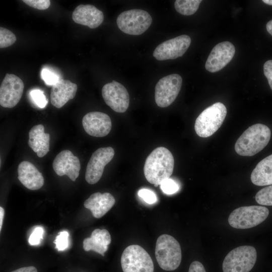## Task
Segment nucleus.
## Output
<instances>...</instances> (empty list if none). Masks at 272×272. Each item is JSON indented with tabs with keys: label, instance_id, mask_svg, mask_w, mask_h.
I'll return each mask as SVG.
<instances>
[{
	"label": "nucleus",
	"instance_id": "1",
	"mask_svg": "<svg viewBox=\"0 0 272 272\" xmlns=\"http://www.w3.org/2000/svg\"><path fill=\"white\" fill-rule=\"evenodd\" d=\"M174 166V159L167 148L159 147L154 149L147 157L144 172L147 181L155 187L170 178Z\"/></svg>",
	"mask_w": 272,
	"mask_h": 272
},
{
	"label": "nucleus",
	"instance_id": "2",
	"mask_svg": "<svg viewBox=\"0 0 272 272\" xmlns=\"http://www.w3.org/2000/svg\"><path fill=\"white\" fill-rule=\"evenodd\" d=\"M271 135L269 128L261 123L249 126L237 140L235 150L239 155L252 156L263 149Z\"/></svg>",
	"mask_w": 272,
	"mask_h": 272
},
{
	"label": "nucleus",
	"instance_id": "3",
	"mask_svg": "<svg viewBox=\"0 0 272 272\" xmlns=\"http://www.w3.org/2000/svg\"><path fill=\"white\" fill-rule=\"evenodd\" d=\"M155 256L160 267L167 271L174 270L181 261V250L179 242L172 236L162 234L157 239Z\"/></svg>",
	"mask_w": 272,
	"mask_h": 272
},
{
	"label": "nucleus",
	"instance_id": "4",
	"mask_svg": "<svg viewBox=\"0 0 272 272\" xmlns=\"http://www.w3.org/2000/svg\"><path fill=\"white\" fill-rule=\"evenodd\" d=\"M226 114V107L221 102L208 107L195 120L194 129L196 134L202 138L211 136L220 127Z\"/></svg>",
	"mask_w": 272,
	"mask_h": 272
},
{
	"label": "nucleus",
	"instance_id": "5",
	"mask_svg": "<svg viewBox=\"0 0 272 272\" xmlns=\"http://www.w3.org/2000/svg\"><path fill=\"white\" fill-rule=\"evenodd\" d=\"M257 258L254 247L244 245L236 247L225 256L223 264V272H249Z\"/></svg>",
	"mask_w": 272,
	"mask_h": 272
},
{
	"label": "nucleus",
	"instance_id": "6",
	"mask_svg": "<svg viewBox=\"0 0 272 272\" xmlns=\"http://www.w3.org/2000/svg\"><path fill=\"white\" fill-rule=\"evenodd\" d=\"M269 210L265 207L250 206L234 210L229 215L228 223L233 228L245 229L254 227L268 217Z\"/></svg>",
	"mask_w": 272,
	"mask_h": 272
},
{
	"label": "nucleus",
	"instance_id": "7",
	"mask_svg": "<svg viewBox=\"0 0 272 272\" xmlns=\"http://www.w3.org/2000/svg\"><path fill=\"white\" fill-rule=\"evenodd\" d=\"M123 272H154L153 260L149 253L138 245L127 246L121 257Z\"/></svg>",
	"mask_w": 272,
	"mask_h": 272
},
{
	"label": "nucleus",
	"instance_id": "8",
	"mask_svg": "<svg viewBox=\"0 0 272 272\" xmlns=\"http://www.w3.org/2000/svg\"><path fill=\"white\" fill-rule=\"evenodd\" d=\"M152 19L146 11L132 9L125 11L117 17L116 23L123 33L132 35L144 33L151 26Z\"/></svg>",
	"mask_w": 272,
	"mask_h": 272
},
{
	"label": "nucleus",
	"instance_id": "9",
	"mask_svg": "<svg viewBox=\"0 0 272 272\" xmlns=\"http://www.w3.org/2000/svg\"><path fill=\"white\" fill-rule=\"evenodd\" d=\"M181 77L177 74L161 78L155 86V100L160 107L171 105L177 97L182 86Z\"/></svg>",
	"mask_w": 272,
	"mask_h": 272
},
{
	"label": "nucleus",
	"instance_id": "10",
	"mask_svg": "<svg viewBox=\"0 0 272 272\" xmlns=\"http://www.w3.org/2000/svg\"><path fill=\"white\" fill-rule=\"evenodd\" d=\"M102 95L106 104L116 112L123 113L129 106V96L126 89L114 80L103 86Z\"/></svg>",
	"mask_w": 272,
	"mask_h": 272
},
{
	"label": "nucleus",
	"instance_id": "11",
	"mask_svg": "<svg viewBox=\"0 0 272 272\" xmlns=\"http://www.w3.org/2000/svg\"><path fill=\"white\" fill-rule=\"evenodd\" d=\"M114 150L110 147L100 148L92 155L87 165L85 179L90 184L96 183L101 178L105 166L114 156Z\"/></svg>",
	"mask_w": 272,
	"mask_h": 272
},
{
	"label": "nucleus",
	"instance_id": "12",
	"mask_svg": "<svg viewBox=\"0 0 272 272\" xmlns=\"http://www.w3.org/2000/svg\"><path fill=\"white\" fill-rule=\"evenodd\" d=\"M190 43L191 38L188 35L178 36L158 45L153 52V56L158 60L177 58L185 53Z\"/></svg>",
	"mask_w": 272,
	"mask_h": 272
},
{
	"label": "nucleus",
	"instance_id": "13",
	"mask_svg": "<svg viewBox=\"0 0 272 272\" xmlns=\"http://www.w3.org/2000/svg\"><path fill=\"white\" fill-rule=\"evenodd\" d=\"M24 88L22 80L14 74H6L0 87V104L5 108L15 107L20 101Z\"/></svg>",
	"mask_w": 272,
	"mask_h": 272
},
{
	"label": "nucleus",
	"instance_id": "14",
	"mask_svg": "<svg viewBox=\"0 0 272 272\" xmlns=\"http://www.w3.org/2000/svg\"><path fill=\"white\" fill-rule=\"evenodd\" d=\"M235 53V47L230 42L218 43L212 49L208 57L206 69L211 73L220 71L230 62Z\"/></svg>",
	"mask_w": 272,
	"mask_h": 272
},
{
	"label": "nucleus",
	"instance_id": "15",
	"mask_svg": "<svg viewBox=\"0 0 272 272\" xmlns=\"http://www.w3.org/2000/svg\"><path fill=\"white\" fill-rule=\"evenodd\" d=\"M82 124L88 134L95 137L107 135L112 127L110 117L104 113L98 111L87 113L83 118Z\"/></svg>",
	"mask_w": 272,
	"mask_h": 272
},
{
	"label": "nucleus",
	"instance_id": "16",
	"mask_svg": "<svg viewBox=\"0 0 272 272\" xmlns=\"http://www.w3.org/2000/svg\"><path fill=\"white\" fill-rule=\"evenodd\" d=\"M52 167L57 175H67L75 181L79 175L81 164L79 158L67 150L60 152L54 158Z\"/></svg>",
	"mask_w": 272,
	"mask_h": 272
},
{
	"label": "nucleus",
	"instance_id": "17",
	"mask_svg": "<svg viewBox=\"0 0 272 272\" xmlns=\"http://www.w3.org/2000/svg\"><path fill=\"white\" fill-rule=\"evenodd\" d=\"M72 19L77 24L95 29L102 23L104 15L101 11L93 5H80L73 11Z\"/></svg>",
	"mask_w": 272,
	"mask_h": 272
},
{
	"label": "nucleus",
	"instance_id": "18",
	"mask_svg": "<svg viewBox=\"0 0 272 272\" xmlns=\"http://www.w3.org/2000/svg\"><path fill=\"white\" fill-rule=\"evenodd\" d=\"M18 178L27 188L35 190L40 189L44 184V178L41 173L31 162H21L18 167Z\"/></svg>",
	"mask_w": 272,
	"mask_h": 272
},
{
	"label": "nucleus",
	"instance_id": "19",
	"mask_svg": "<svg viewBox=\"0 0 272 272\" xmlns=\"http://www.w3.org/2000/svg\"><path fill=\"white\" fill-rule=\"evenodd\" d=\"M78 89L77 85L67 80L60 79L51 87L50 101L53 106L60 108L73 99Z\"/></svg>",
	"mask_w": 272,
	"mask_h": 272
},
{
	"label": "nucleus",
	"instance_id": "20",
	"mask_svg": "<svg viewBox=\"0 0 272 272\" xmlns=\"http://www.w3.org/2000/svg\"><path fill=\"white\" fill-rule=\"evenodd\" d=\"M115 199L108 192H95L91 194L84 203L90 210L94 217L99 219L105 215L114 206Z\"/></svg>",
	"mask_w": 272,
	"mask_h": 272
},
{
	"label": "nucleus",
	"instance_id": "21",
	"mask_svg": "<svg viewBox=\"0 0 272 272\" xmlns=\"http://www.w3.org/2000/svg\"><path fill=\"white\" fill-rule=\"evenodd\" d=\"M50 135L45 133L42 124L34 126L29 131L28 145L41 158L46 155L49 151Z\"/></svg>",
	"mask_w": 272,
	"mask_h": 272
},
{
	"label": "nucleus",
	"instance_id": "22",
	"mask_svg": "<svg viewBox=\"0 0 272 272\" xmlns=\"http://www.w3.org/2000/svg\"><path fill=\"white\" fill-rule=\"evenodd\" d=\"M111 241V236L108 231L96 229L92 232L90 237L84 239L83 247L86 251L93 250L104 256Z\"/></svg>",
	"mask_w": 272,
	"mask_h": 272
},
{
	"label": "nucleus",
	"instance_id": "23",
	"mask_svg": "<svg viewBox=\"0 0 272 272\" xmlns=\"http://www.w3.org/2000/svg\"><path fill=\"white\" fill-rule=\"evenodd\" d=\"M250 179L257 186L272 184V154L261 160L253 170Z\"/></svg>",
	"mask_w": 272,
	"mask_h": 272
},
{
	"label": "nucleus",
	"instance_id": "24",
	"mask_svg": "<svg viewBox=\"0 0 272 272\" xmlns=\"http://www.w3.org/2000/svg\"><path fill=\"white\" fill-rule=\"evenodd\" d=\"M201 2L200 0H176L174 3V7L179 14L189 16L197 11Z\"/></svg>",
	"mask_w": 272,
	"mask_h": 272
},
{
	"label": "nucleus",
	"instance_id": "25",
	"mask_svg": "<svg viewBox=\"0 0 272 272\" xmlns=\"http://www.w3.org/2000/svg\"><path fill=\"white\" fill-rule=\"evenodd\" d=\"M255 198L259 205L272 206V184L259 190Z\"/></svg>",
	"mask_w": 272,
	"mask_h": 272
},
{
	"label": "nucleus",
	"instance_id": "26",
	"mask_svg": "<svg viewBox=\"0 0 272 272\" xmlns=\"http://www.w3.org/2000/svg\"><path fill=\"white\" fill-rule=\"evenodd\" d=\"M15 35L10 30L0 27V48H3L13 45L16 41Z\"/></svg>",
	"mask_w": 272,
	"mask_h": 272
},
{
	"label": "nucleus",
	"instance_id": "27",
	"mask_svg": "<svg viewBox=\"0 0 272 272\" xmlns=\"http://www.w3.org/2000/svg\"><path fill=\"white\" fill-rule=\"evenodd\" d=\"M30 96L32 102L40 108H44L48 103L44 92L39 89H33L30 92Z\"/></svg>",
	"mask_w": 272,
	"mask_h": 272
},
{
	"label": "nucleus",
	"instance_id": "28",
	"mask_svg": "<svg viewBox=\"0 0 272 272\" xmlns=\"http://www.w3.org/2000/svg\"><path fill=\"white\" fill-rule=\"evenodd\" d=\"M69 234L66 231L60 232L53 241L55 244V248L58 251H63L69 246Z\"/></svg>",
	"mask_w": 272,
	"mask_h": 272
},
{
	"label": "nucleus",
	"instance_id": "29",
	"mask_svg": "<svg viewBox=\"0 0 272 272\" xmlns=\"http://www.w3.org/2000/svg\"><path fill=\"white\" fill-rule=\"evenodd\" d=\"M41 77L46 85L52 86L60 79L57 74L47 68L42 70Z\"/></svg>",
	"mask_w": 272,
	"mask_h": 272
},
{
	"label": "nucleus",
	"instance_id": "30",
	"mask_svg": "<svg viewBox=\"0 0 272 272\" xmlns=\"http://www.w3.org/2000/svg\"><path fill=\"white\" fill-rule=\"evenodd\" d=\"M160 185L163 192L167 194H173L179 189L178 184L170 178L165 180Z\"/></svg>",
	"mask_w": 272,
	"mask_h": 272
},
{
	"label": "nucleus",
	"instance_id": "31",
	"mask_svg": "<svg viewBox=\"0 0 272 272\" xmlns=\"http://www.w3.org/2000/svg\"><path fill=\"white\" fill-rule=\"evenodd\" d=\"M139 196L148 204H153L157 201L156 194L152 190L143 188L138 191Z\"/></svg>",
	"mask_w": 272,
	"mask_h": 272
},
{
	"label": "nucleus",
	"instance_id": "32",
	"mask_svg": "<svg viewBox=\"0 0 272 272\" xmlns=\"http://www.w3.org/2000/svg\"><path fill=\"white\" fill-rule=\"evenodd\" d=\"M44 230L41 227H36L31 234L29 238V243L31 245H36L40 244L43 239Z\"/></svg>",
	"mask_w": 272,
	"mask_h": 272
},
{
	"label": "nucleus",
	"instance_id": "33",
	"mask_svg": "<svg viewBox=\"0 0 272 272\" xmlns=\"http://www.w3.org/2000/svg\"><path fill=\"white\" fill-rule=\"evenodd\" d=\"M22 2L31 7L40 10H46L50 5L49 0H23Z\"/></svg>",
	"mask_w": 272,
	"mask_h": 272
},
{
	"label": "nucleus",
	"instance_id": "34",
	"mask_svg": "<svg viewBox=\"0 0 272 272\" xmlns=\"http://www.w3.org/2000/svg\"><path fill=\"white\" fill-rule=\"evenodd\" d=\"M263 73L272 90V60H268L264 63Z\"/></svg>",
	"mask_w": 272,
	"mask_h": 272
},
{
	"label": "nucleus",
	"instance_id": "35",
	"mask_svg": "<svg viewBox=\"0 0 272 272\" xmlns=\"http://www.w3.org/2000/svg\"><path fill=\"white\" fill-rule=\"evenodd\" d=\"M188 272H206L203 264L198 261H194L190 264Z\"/></svg>",
	"mask_w": 272,
	"mask_h": 272
},
{
	"label": "nucleus",
	"instance_id": "36",
	"mask_svg": "<svg viewBox=\"0 0 272 272\" xmlns=\"http://www.w3.org/2000/svg\"><path fill=\"white\" fill-rule=\"evenodd\" d=\"M11 272H38L36 268L34 266L23 267Z\"/></svg>",
	"mask_w": 272,
	"mask_h": 272
},
{
	"label": "nucleus",
	"instance_id": "37",
	"mask_svg": "<svg viewBox=\"0 0 272 272\" xmlns=\"http://www.w3.org/2000/svg\"><path fill=\"white\" fill-rule=\"evenodd\" d=\"M5 215V210L2 207H0V231L2 230L3 219Z\"/></svg>",
	"mask_w": 272,
	"mask_h": 272
},
{
	"label": "nucleus",
	"instance_id": "38",
	"mask_svg": "<svg viewBox=\"0 0 272 272\" xmlns=\"http://www.w3.org/2000/svg\"><path fill=\"white\" fill-rule=\"evenodd\" d=\"M266 29L268 33L272 36V20L267 23Z\"/></svg>",
	"mask_w": 272,
	"mask_h": 272
},
{
	"label": "nucleus",
	"instance_id": "39",
	"mask_svg": "<svg viewBox=\"0 0 272 272\" xmlns=\"http://www.w3.org/2000/svg\"><path fill=\"white\" fill-rule=\"evenodd\" d=\"M262 1L267 5L272 6V0H262Z\"/></svg>",
	"mask_w": 272,
	"mask_h": 272
}]
</instances>
